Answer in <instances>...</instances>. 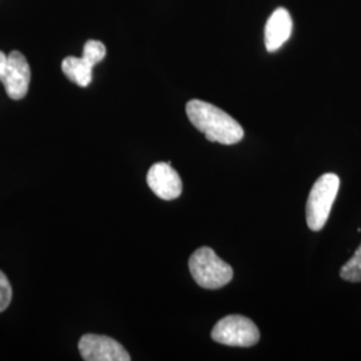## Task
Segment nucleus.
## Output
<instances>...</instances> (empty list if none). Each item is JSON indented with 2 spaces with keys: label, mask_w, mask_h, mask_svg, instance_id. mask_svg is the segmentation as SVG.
Instances as JSON below:
<instances>
[{
  "label": "nucleus",
  "mask_w": 361,
  "mask_h": 361,
  "mask_svg": "<svg viewBox=\"0 0 361 361\" xmlns=\"http://www.w3.org/2000/svg\"><path fill=\"white\" fill-rule=\"evenodd\" d=\"M186 114L194 128L204 133L210 142L234 145L244 138L241 125L214 104L193 99L186 104Z\"/></svg>",
  "instance_id": "obj_1"
},
{
  "label": "nucleus",
  "mask_w": 361,
  "mask_h": 361,
  "mask_svg": "<svg viewBox=\"0 0 361 361\" xmlns=\"http://www.w3.org/2000/svg\"><path fill=\"white\" fill-rule=\"evenodd\" d=\"M189 269L194 281L205 289H219L229 284L233 279L232 267L207 246L194 252L189 259Z\"/></svg>",
  "instance_id": "obj_2"
},
{
  "label": "nucleus",
  "mask_w": 361,
  "mask_h": 361,
  "mask_svg": "<svg viewBox=\"0 0 361 361\" xmlns=\"http://www.w3.org/2000/svg\"><path fill=\"white\" fill-rule=\"evenodd\" d=\"M340 178L334 173L323 174L314 182L307 202V222L310 231L319 232L326 224L338 193Z\"/></svg>",
  "instance_id": "obj_3"
},
{
  "label": "nucleus",
  "mask_w": 361,
  "mask_h": 361,
  "mask_svg": "<svg viewBox=\"0 0 361 361\" xmlns=\"http://www.w3.org/2000/svg\"><path fill=\"white\" fill-rule=\"evenodd\" d=\"M212 338L229 347H253L259 340V331L250 319L231 314L221 319L212 331Z\"/></svg>",
  "instance_id": "obj_4"
},
{
  "label": "nucleus",
  "mask_w": 361,
  "mask_h": 361,
  "mask_svg": "<svg viewBox=\"0 0 361 361\" xmlns=\"http://www.w3.org/2000/svg\"><path fill=\"white\" fill-rule=\"evenodd\" d=\"M82 359L86 361H130L131 356L122 344L109 336H82L78 344Z\"/></svg>",
  "instance_id": "obj_5"
},
{
  "label": "nucleus",
  "mask_w": 361,
  "mask_h": 361,
  "mask_svg": "<svg viewBox=\"0 0 361 361\" xmlns=\"http://www.w3.org/2000/svg\"><path fill=\"white\" fill-rule=\"evenodd\" d=\"M7 95L13 99H23L28 92L31 82V70L26 56L19 51H13L7 56V63L0 74Z\"/></svg>",
  "instance_id": "obj_6"
},
{
  "label": "nucleus",
  "mask_w": 361,
  "mask_h": 361,
  "mask_svg": "<svg viewBox=\"0 0 361 361\" xmlns=\"http://www.w3.org/2000/svg\"><path fill=\"white\" fill-rule=\"evenodd\" d=\"M146 180L153 193L165 201L176 200L182 193V180L170 162L154 164L149 169Z\"/></svg>",
  "instance_id": "obj_7"
},
{
  "label": "nucleus",
  "mask_w": 361,
  "mask_h": 361,
  "mask_svg": "<svg viewBox=\"0 0 361 361\" xmlns=\"http://www.w3.org/2000/svg\"><path fill=\"white\" fill-rule=\"evenodd\" d=\"M292 16L285 8H277L271 13L265 26V47L269 52L277 51L292 35Z\"/></svg>",
  "instance_id": "obj_8"
},
{
  "label": "nucleus",
  "mask_w": 361,
  "mask_h": 361,
  "mask_svg": "<svg viewBox=\"0 0 361 361\" xmlns=\"http://www.w3.org/2000/svg\"><path fill=\"white\" fill-rule=\"evenodd\" d=\"M94 65L86 58L67 56L62 62V71L71 82L77 83L79 87H87L92 80Z\"/></svg>",
  "instance_id": "obj_9"
},
{
  "label": "nucleus",
  "mask_w": 361,
  "mask_h": 361,
  "mask_svg": "<svg viewBox=\"0 0 361 361\" xmlns=\"http://www.w3.org/2000/svg\"><path fill=\"white\" fill-rule=\"evenodd\" d=\"M340 276L349 283H361V244L355 252L353 257L341 268Z\"/></svg>",
  "instance_id": "obj_10"
},
{
  "label": "nucleus",
  "mask_w": 361,
  "mask_h": 361,
  "mask_svg": "<svg viewBox=\"0 0 361 361\" xmlns=\"http://www.w3.org/2000/svg\"><path fill=\"white\" fill-rule=\"evenodd\" d=\"M83 58H86L92 65H98L106 56V47L99 40H87L83 47Z\"/></svg>",
  "instance_id": "obj_11"
},
{
  "label": "nucleus",
  "mask_w": 361,
  "mask_h": 361,
  "mask_svg": "<svg viewBox=\"0 0 361 361\" xmlns=\"http://www.w3.org/2000/svg\"><path fill=\"white\" fill-rule=\"evenodd\" d=\"M13 300V286L7 276L0 271V313L8 308Z\"/></svg>",
  "instance_id": "obj_12"
},
{
  "label": "nucleus",
  "mask_w": 361,
  "mask_h": 361,
  "mask_svg": "<svg viewBox=\"0 0 361 361\" xmlns=\"http://www.w3.org/2000/svg\"><path fill=\"white\" fill-rule=\"evenodd\" d=\"M7 56H8V55H6L4 52L0 51V74H1V71L4 70V66L7 63Z\"/></svg>",
  "instance_id": "obj_13"
}]
</instances>
